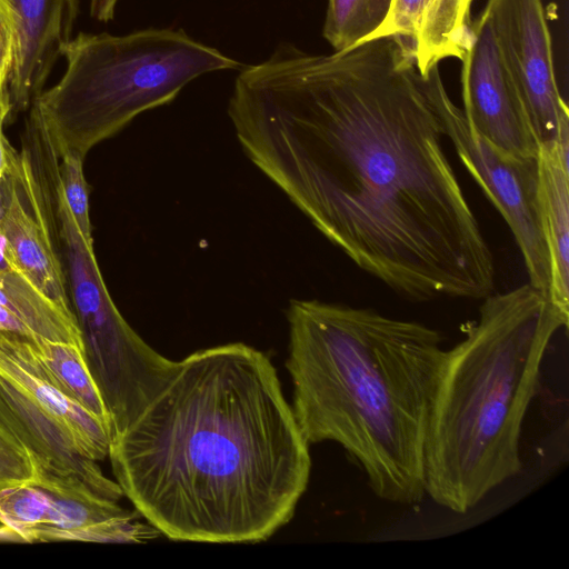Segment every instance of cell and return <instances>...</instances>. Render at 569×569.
<instances>
[{
	"mask_svg": "<svg viewBox=\"0 0 569 569\" xmlns=\"http://www.w3.org/2000/svg\"><path fill=\"white\" fill-rule=\"evenodd\" d=\"M539 198L551 302L569 317V167L556 144L539 149Z\"/></svg>",
	"mask_w": 569,
	"mask_h": 569,
	"instance_id": "obj_14",
	"label": "cell"
},
{
	"mask_svg": "<svg viewBox=\"0 0 569 569\" xmlns=\"http://www.w3.org/2000/svg\"><path fill=\"white\" fill-rule=\"evenodd\" d=\"M32 347L53 386L111 428L109 412L89 370L83 349L39 336Z\"/></svg>",
	"mask_w": 569,
	"mask_h": 569,
	"instance_id": "obj_16",
	"label": "cell"
},
{
	"mask_svg": "<svg viewBox=\"0 0 569 569\" xmlns=\"http://www.w3.org/2000/svg\"><path fill=\"white\" fill-rule=\"evenodd\" d=\"M21 46L9 81L11 116L29 110L72 38L79 0H12ZM10 116V117H11Z\"/></svg>",
	"mask_w": 569,
	"mask_h": 569,
	"instance_id": "obj_13",
	"label": "cell"
},
{
	"mask_svg": "<svg viewBox=\"0 0 569 569\" xmlns=\"http://www.w3.org/2000/svg\"><path fill=\"white\" fill-rule=\"evenodd\" d=\"M31 482L43 489L47 501L42 522L26 542H146L160 536L150 523L139 521L138 511L98 495L78 478L37 468Z\"/></svg>",
	"mask_w": 569,
	"mask_h": 569,
	"instance_id": "obj_11",
	"label": "cell"
},
{
	"mask_svg": "<svg viewBox=\"0 0 569 569\" xmlns=\"http://www.w3.org/2000/svg\"><path fill=\"white\" fill-rule=\"evenodd\" d=\"M472 2L391 0L382 23L357 44L379 38H395L410 51L419 74L426 77L445 59L463 60L472 36Z\"/></svg>",
	"mask_w": 569,
	"mask_h": 569,
	"instance_id": "obj_12",
	"label": "cell"
},
{
	"mask_svg": "<svg viewBox=\"0 0 569 569\" xmlns=\"http://www.w3.org/2000/svg\"><path fill=\"white\" fill-rule=\"evenodd\" d=\"M420 80L443 134L510 228L521 251L529 283L549 296L550 266L542 231L538 157L506 152L480 136L462 109L450 99L439 66L426 77L420 76Z\"/></svg>",
	"mask_w": 569,
	"mask_h": 569,
	"instance_id": "obj_7",
	"label": "cell"
},
{
	"mask_svg": "<svg viewBox=\"0 0 569 569\" xmlns=\"http://www.w3.org/2000/svg\"><path fill=\"white\" fill-rule=\"evenodd\" d=\"M58 157V178L64 200L83 238L93 242L89 187L83 172L84 159L72 153H63Z\"/></svg>",
	"mask_w": 569,
	"mask_h": 569,
	"instance_id": "obj_18",
	"label": "cell"
},
{
	"mask_svg": "<svg viewBox=\"0 0 569 569\" xmlns=\"http://www.w3.org/2000/svg\"><path fill=\"white\" fill-rule=\"evenodd\" d=\"M0 333L16 335L24 338H31L36 335L30 328L21 321L14 313L0 305Z\"/></svg>",
	"mask_w": 569,
	"mask_h": 569,
	"instance_id": "obj_21",
	"label": "cell"
},
{
	"mask_svg": "<svg viewBox=\"0 0 569 569\" xmlns=\"http://www.w3.org/2000/svg\"><path fill=\"white\" fill-rule=\"evenodd\" d=\"M21 46V19L12 0H0V87L9 81Z\"/></svg>",
	"mask_w": 569,
	"mask_h": 569,
	"instance_id": "obj_20",
	"label": "cell"
},
{
	"mask_svg": "<svg viewBox=\"0 0 569 569\" xmlns=\"http://www.w3.org/2000/svg\"><path fill=\"white\" fill-rule=\"evenodd\" d=\"M286 368L309 445L332 441L380 499L425 497V442L441 333L423 323L318 300H291Z\"/></svg>",
	"mask_w": 569,
	"mask_h": 569,
	"instance_id": "obj_3",
	"label": "cell"
},
{
	"mask_svg": "<svg viewBox=\"0 0 569 569\" xmlns=\"http://www.w3.org/2000/svg\"><path fill=\"white\" fill-rule=\"evenodd\" d=\"M309 447L268 356L232 342L173 361L108 457L123 496L160 535L256 543L292 519Z\"/></svg>",
	"mask_w": 569,
	"mask_h": 569,
	"instance_id": "obj_2",
	"label": "cell"
},
{
	"mask_svg": "<svg viewBox=\"0 0 569 569\" xmlns=\"http://www.w3.org/2000/svg\"><path fill=\"white\" fill-rule=\"evenodd\" d=\"M37 465L28 450L0 426V490L31 482Z\"/></svg>",
	"mask_w": 569,
	"mask_h": 569,
	"instance_id": "obj_19",
	"label": "cell"
},
{
	"mask_svg": "<svg viewBox=\"0 0 569 569\" xmlns=\"http://www.w3.org/2000/svg\"><path fill=\"white\" fill-rule=\"evenodd\" d=\"M391 0H328L322 34L335 51L353 47L386 19Z\"/></svg>",
	"mask_w": 569,
	"mask_h": 569,
	"instance_id": "obj_17",
	"label": "cell"
},
{
	"mask_svg": "<svg viewBox=\"0 0 569 569\" xmlns=\"http://www.w3.org/2000/svg\"><path fill=\"white\" fill-rule=\"evenodd\" d=\"M11 148L12 146L4 137L2 127H0V181L8 169Z\"/></svg>",
	"mask_w": 569,
	"mask_h": 569,
	"instance_id": "obj_23",
	"label": "cell"
},
{
	"mask_svg": "<svg viewBox=\"0 0 569 569\" xmlns=\"http://www.w3.org/2000/svg\"><path fill=\"white\" fill-rule=\"evenodd\" d=\"M461 84L463 114L480 136L506 152L539 156V143L501 56L487 7L472 21Z\"/></svg>",
	"mask_w": 569,
	"mask_h": 569,
	"instance_id": "obj_9",
	"label": "cell"
},
{
	"mask_svg": "<svg viewBox=\"0 0 569 569\" xmlns=\"http://www.w3.org/2000/svg\"><path fill=\"white\" fill-rule=\"evenodd\" d=\"M0 239L9 261L64 311L72 313L44 196L30 154L10 151L0 181Z\"/></svg>",
	"mask_w": 569,
	"mask_h": 569,
	"instance_id": "obj_10",
	"label": "cell"
},
{
	"mask_svg": "<svg viewBox=\"0 0 569 569\" xmlns=\"http://www.w3.org/2000/svg\"><path fill=\"white\" fill-rule=\"evenodd\" d=\"M36 337L0 333V426L38 469L78 478L118 501L121 488L97 463L108 456L111 428L53 386L33 350Z\"/></svg>",
	"mask_w": 569,
	"mask_h": 569,
	"instance_id": "obj_6",
	"label": "cell"
},
{
	"mask_svg": "<svg viewBox=\"0 0 569 569\" xmlns=\"http://www.w3.org/2000/svg\"><path fill=\"white\" fill-rule=\"evenodd\" d=\"M530 283L483 298L479 318L449 350L436 378L425 442V491L467 513L522 470L520 437L545 352L567 328Z\"/></svg>",
	"mask_w": 569,
	"mask_h": 569,
	"instance_id": "obj_4",
	"label": "cell"
},
{
	"mask_svg": "<svg viewBox=\"0 0 569 569\" xmlns=\"http://www.w3.org/2000/svg\"><path fill=\"white\" fill-rule=\"evenodd\" d=\"M11 116V102L9 91L0 87V127Z\"/></svg>",
	"mask_w": 569,
	"mask_h": 569,
	"instance_id": "obj_24",
	"label": "cell"
},
{
	"mask_svg": "<svg viewBox=\"0 0 569 569\" xmlns=\"http://www.w3.org/2000/svg\"><path fill=\"white\" fill-rule=\"evenodd\" d=\"M0 305L14 313L36 335L82 347L73 315L61 309L0 253Z\"/></svg>",
	"mask_w": 569,
	"mask_h": 569,
	"instance_id": "obj_15",
	"label": "cell"
},
{
	"mask_svg": "<svg viewBox=\"0 0 569 569\" xmlns=\"http://www.w3.org/2000/svg\"><path fill=\"white\" fill-rule=\"evenodd\" d=\"M119 0H90V14L100 22L113 19Z\"/></svg>",
	"mask_w": 569,
	"mask_h": 569,
	"instance_id": "obj_22",
	"label": "cell"
},
{
	"mask_svg": "<svg viewBox=\"0 0 569 569\" xmlns=\"http://www.w3.org/2000/svg\"><path fill=\"white\" fill-rule=\"evenodd\" d=\"M61 57L64 73L34 98L29 117L44 129L58 156L82 159L139 114L173 101L194 79L243 67L173 28L79 32L64 44Z\"/></svg>",
	"mask_w": 569,
	"mask_h": 569,
	"instance_id": "obj_5",
	"label": "cell"
},
{
	"mask_svg": "<svg viewBox=\"0 0 569 569\" xmlns=\"http://www.w3.org/2000/svg\"><path fill=\"white\" fill-rule=\"evenodd\" d=\"M486 7L539 147L552 146L569 130V111L556 81L542 0H488Z\"/></svg>",
	"mask_w": 569,
	"mask_h": 569,
	"instance_id": "obj_8",
	"label": "cell"
},
{
	"mask_svg": "<svg viewBox=\"0 0 569 569\" xmlns=\"http://www.w3.org/2000/svg\"><path fill=\"white\" fill-rule=\"evenodd\" d=\"M250 161L360 269L415 301L483 299L495 261L410 51L277 46L228 103Z\"/></svg>",
	"mask_w": 569,
	"mask_h": 569,
	"instance_id": "obj_1",
	"label": "cell"
}]
</instances>
